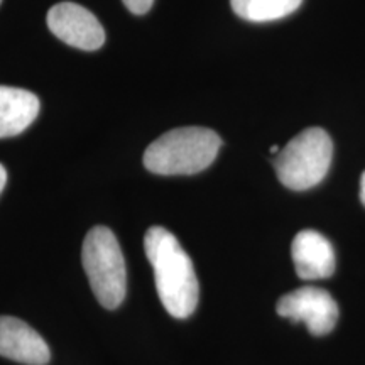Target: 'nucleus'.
Wrapping results in <instances>:
<instances>
[{
	"label": "nucleus",
	"mask_w": 365,
	"mask_h": 365,
	"mask_svg": "<svg viewBox=\"0 0 365 365\" xmlns=\"http://www.w3.org/2000/svg\"><path fill=\"white\" fill-rule=\"evenodd\" d=\"M0 355L27 365H46L51 359L43 336L26 322L12 317H0Z\"/></svg>",
	"instance_id": "obj_7"
},
{
	"label": "nucleus",
	"mask_w": 365,
	"mask_h": 365,
	"mask_svg": "<svg viewBox=\"0 0 365 365\" xmlns=\"http://www.w3.org/2000/svg\"><path fill=\"white\" fill-rule=\"evenodd\" d=\"M124 4L132 14L143 16V14L149 12V9L153 7L154 0H124Z\"/></svg>",
	"instance_id": "obj_11"
},
{
	"label": "nucleus",
	"mask_w": 365,
	"mask_h": 365,
	"mask_svg": "<svg viewBox=\"0 0 365 365\" xmlns=\"http://www.w3.org/2000/svg\"><path fill=\"white\" fill-rule=\"evenodd\" d=\"M144 249L154 269L156 291L166 312L175 318H188L198 307L200 286L193 262L175 235L164 227H150Z\"/></svg>",
	"instance_id": "obj_1"
},
{
	"label": "nucleus",
	"mask_w": 365,
	"mask_h": 365,
	"mask_svg": "<svg viewBox=\"0 0 365 365\" xmlns=\"http://www.w3.org/2000/svg\"><path fill=\"white\" fill-rule=\"evenodd\" d=\"M0 2H2V0H0Z\"/></svg>",
	"instance_id": "obj_15"
},
{
	"label": "nucleus",
	"mask_w": 365,
	"mask_h": 365,
	"mask_svg": "<svg viewBox=\"0 0 365 365\" xmlns=\"http://www.w3.org/2000/svg\"><path fill=\"white\" fill-rule=\"evenodd\" d=\"M277 314L296 323H304L312 335L330 333L339 319V304L322 287L304 286L277 301Z\"/></svg>",
	"instance_id": "obj_5"
},
{
	"label": "nucleus",
	"mask_w": 365,
	"mask_h": 365,
	"mask_svg": "<svg viewBox=\"0 0 365 365\" xmlns=\"http://www.w3.org/2000/svg\"><path fill=\"white\" fill-rule=\"evenodd\" d=\"M49 31L63 43L83 51H95L105 43V31L97 17L88 9L75 2H61L49 9Z\"/></svg>",
	"instance_id": "obj_6"
},
{
	"label": "nucleus",
	"mask_w": 365,
	"mask_h": 365,
	"mask_svg": "<svg viewBox=\"0 0 365 365\" xmlns=\"http://www.w3.org/2000/svg\"><path fill=\"white\" fill-rule=\"evenodd\" d=\"M222 148L217 132L205 127H180L163 134L145 149L144 166L161 176L196 175L215 161Z\"/></svg>",
	"instance_id": "obj_2"
},
{
	"label": "nucleus",
	"mask_w": 365,
	"mask_h": 365,
	"mask_svg": "<svg viewBox=\"0 0 365 365\" xmlns=\"http://www.w3.org/2000/svg\"><path fill=\"white\" fill-rule=\"evenodd\" d=\"M279 148H277V145H272V148H271V154H272V156H276V154L277 153H279Z\"/></svg>",
	"instance_id": "obj_14"
},
{
	"label": "nucleus",
	"mask_w": 365,
	"mask_h": 365,
	"mask_svg": "<svg viewBox=\"0 0 365 365\" xmlns=\"http://www.w3.org/2000/svg\"><path fill=\"white\" fill-rule=\"evenodd\" d=\"M6 182H7V171H6V168H4L2 164H0V193H2V190H4V186H6Z\"/></svg>",
	"instance_id": "obj_12"
},
{
	"label": "nucleus",
	"mask_w": 365,
	"mask_h": 365,
	"mask_svg": "<svg viewBox=\"0 0 365 365\" xmlns=\"http://www.w3.org/2000/svg\"><path fill=\"white\" fill-rule=\"evenodd\" d=\"M291 254L296 272L304 281L325 279L335 271V250L330 240L317 230H301L294 237Z\"/></svg>",
	"instance_id": "obj_8"
},
{
	"label": "nucleus",
	"mask_w": 365,
	"mask_h": 365,
	"mask_svg": "<svg viewBox=\"0 0 365 365\" xmlns=\"http://www.w3.org/2000/svg\"><path fill=\"white\" fill-rule=\"evenodd\" d=\"M81 261L98 303L107 309L120 307L127 293V269L124 254L110 228H91L85 237Z\"/></svg>",
	"instance_id": "obj_3"
},
{
	"label": "nucleus",
	"mask_w": 365,
	"mask_h": 365,
	"mask_svg": "<svg viewBox=\"0 0 365 365\" xmlns=\"http://www.w3.org/2000/svg\"><path fill=\"white\" fill-rule=\"evenodd\" d=\"M303 0H230L237 16L250 22H271L298 11Z\"/></svg>",
	"instance_id": "obj_10"
},
{
	"label": "nucleus",
	"mask_w": 365,
	"mask_h": 365,
	"mask_svg": "<svg viewBox=\"0 0 365 365\" xmlns=\"http://www.w3.org/2000/svg\"><path fill=\"white\" fill-rule=\"evenodd\" d=\"M360 202L365 207V171L362 173V178H360Z\"/></svg>",
	"instance_id": "obj_13"
},
{
	"label": "nucleus",
	"mask_w": 365,
	"mask_h": 365,
	"mask_svg": "<svg viewBox=\"0 0 365 365\" xmlns=\"http://www.w3.org/2000/svg\"><path fill=\"white\" fill-rule=\"evenodd\" d=\"M331 158L333 143L328 132L309 127L274 156V170L286 188L304 191L325 180Z\"/></svg>",
	"instance_id": "obj_4"
},
{
	"label": "nucleus",
	"mask_w": 365,
	"mask_h": 365,
	"mask_svg": "<svg viewBox=\"0 0 365 365\" xmlns=\"http://www.w3.org/2000/svg\"><path fill=\"white\" fill-rule=\"evenodd\" d=\"M39 113V98L33 91L0 85V137L24 132Z\"/></svg>",
	"instance_id": "obj_9"
}]
</instances>
